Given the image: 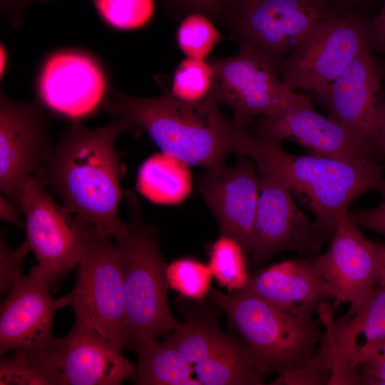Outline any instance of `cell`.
<instances>
[{
    "label": "cell",
    "instance_id": "45",
    "mask_svg": "<svg viewBox=\"0 0 385 385\" xmlns=\"http://www.w3.org/2000/svg\"><path fill=\"white\" fill-rule=\"evenodd\" d=\"M229 1V0H228Z\"/></svg>",
    "mask_w": 385,
    "mask_h": 385
},
{
    "label": "cell",
    "instance_id": "1",
    "mask_svg": "<svg viewBox=\"0 0 385 385\" xmlns=\"http://www.w3.org/2000/svg\"><path fill=\"white\" fill-rule=\"evenodd\" d=\"M138 129L121 117L97 128L73 121L37 175L61 198L67 211L115 240L128 227L118 215L122 168L115 141L121 134Z\"/></svg>",
    "mask_w": 385,
    "mask_h": 385
},
{
    "label": "cell",
    "instance_id": "41",
    "mask_svg": "<svg viewBox=\"0 0 385 385\" xmlns=\"http://www.w3.org/2000/svg\"><path fill=\"white\" fill-rule=\"evenodd\" d=\"M331 4L340 8L349 9L356 12L364 9L370 0H327Z\"/></svg>",
    "mask_w": 385,
    "mask_h": 385
},
{
    "label": "cell",
    "instance_id": "18",
    "mask_svg": "<svg viewBox=\"0 0 385 385\" xmlns=\"http://www.w3.org/2000/svg\"><path fill=\"white\" fill-rule=\"evenodd\" d=\"M106 88V78L98 62L76 50L49 56L37 82L42 103L73 121H81L103 105Z\"/></svg>",
    "mask_w": 385,
    "mask_h": 385
},
{
    "label": "cell",
    "instance_id": "30",
    "mask_svg": "<svg viewBox=\"0 0 385 385\" xmlns=\"http://www.w3.org/2000/svg\"><path fill=\"white\" fill-rule=\"evenodd\" d=\"M212 276L208 266L189 257L177 260L166 269L169 287L195 300H202L208 294Z\"/></svg>",
    "mask_w": 385,
    "mask_h": 385
},
{
    "label": "cell",
    "instance_id": "3",
    "mask_svg": "<svg viewBox=\"0 0 385 385\" xmlns=\"http://www.w3.org/2000/svg\"><path fill=\"white\" fill-rule=\"evenodd\" d=\"M240 155L251 158L257 167L275 173L292 192L305 198L315 221L332 234L339 215L361 195L378 190L385 177L379 159L347 161L314 154L293 155L282 143L245 137Z\"/></svg>",
    "mask_w": 385,
    "mask_h": 385
},
{
    "label": "cell",
    "instance_id": "6",
    "mask_svg": "<svg viewBox=\"0 0 385 385\" xmlns=\"http://www.w3.org/2000/svg\"><path fill=\"white\" fill-rule=\"evenodd\" d=\"M349 11L327 0H229L217 19L240 48L277 68L319 23Z\"/></svg>",
    "mask_w": 385,
    "mask_h": 385
},
{
    "label": "cell",
    "instance_id": "39",
    "mask_svg": "<svg viewBox=\"0 0 385 385\" xmlns=\"http://www.w3.org/2000/svg\"><path fill=\"white\" fill-rule=\"evenodd\" d=\"M48 1L50 0H1L0 8L11 26L16 29L21 24L24 11L30 4L36 1L46 3Z\"/></svg>",
    "mask_w": 385,
    "mask_h": 385
},
{
    "label": "cell",
    "instance_id": "33",
    "mask_svg": "<svg viewBox=\"0 0 385 385\" xmlns=\"http://www.w3.org/2000/svg\"><path fill=\"white\" fill-rule=\"evenodd\" d=\"M30 250L25 241L17 248L11 247L6 242L4 234L0 238V291L7 292L22 275L23 260Z\"/></svg>",
    "mask_w": 385,
    "mask_h": 385
},
{
    "label": "cell",
    "instance_id": "5",
    "mask_svg": "<svg viewBox=\"0 0 385 385\" xmlns=\"http://www.w3.org/2000/svg\"><path fill=\"white\" fill-rule=\"evenodd\" d=\"M250 349L264 376L305 366L317 347L321 320L286 312L257 297L210 288L208 294Z\"/></svg>",
    "mask_w": 385,
    "mask_h": 385
},
{
    "label": "cell",
    "instance_id": "23",
    "mask_svg": "<svg viewBox=\"0 0 385 385\" xmlns=\"http://www.w3.org/2000/svg\"><path fill=\"white\" fill-rule=\"evenodd\" d=\"M131 349L138 356L137 384L202 385L198 379L191 377L193 366L165 339L149 341Z\"/></svg>",
    "mask_w": 385,
    "mask_h": 385
},
{
    "label": "cell",
    "instance_id": "12",
    "mask_svg": "<svg viewBox=\"0 0 385 385\" xmlns=\"http://www.w3.org/2000/svg\"><path fill=\"white\" fill-rule=\"evenodd\" d=\"M53 147L47 119L36 102L16 101L0 95V188L14 202L25 179L38 175Z\"/></svg>",
    "mask_w": 385,
    "mask_h": 385
},
{
    "label": "cell",
    "instance_id": "36",
    "mask_svg": "<svg viewBox=\"0 0 385 385\" xmlns=\"http://www.w3.org/2000/svg\"><path fill=\"white\" fill-rule=\"evenodd\" d=\"M359 384H385V356H369L356 368Z\"/></svg>",
    "mask_w": 385,
    "mask_h": 385
},
{
    "label": "cell",
    "instance_id": "2",
    "mask_svg": "<svg viewBox=\"0 0 385 385\" xmlns=\"http://www.w3.org/2000/svg\"><path fill=\"white\" fill-rule=\"evenodd\" d=\"M217 103H188L169 93L139 98L112 90L103 107L112 117L128 120L142 128L161 151L205 170L225 165L237 153L247 128L225 117Z\"/></svg>",
    "mask_w": 385,
    "mask_h": 385
},
{
    "label": "cell",
    "instance_id": "34",
    "mask_svg": "<svg viewBox=\"0 0 385 385\" xmlns=\"http://www.w3.org/2000/svg\"><path fill=\"white\" fill-rule=\"evenodd\" d=\"M381 195L380 204L366 210H348L350 219L359 227L380 233L385 236V180L378 190Z\"/></svg>",
    "mask_w": 385,
    "mask_h": 385
},
{
    "label": "cell",
    "instance_id": "16",
    "mask_svg": "<svg viewBox=\"0 0 385 385\" xmlns=\"http://www.w3.org/2000/svg\"><path fill=\"white\" fill-rule=\"evenodd\" d=\"M330 239L326 252L315 257L316 265L340 302H349V309H358L379 285L376 242L363 235L348 210L339 215Z\"/></svg>",
    "mask_w": 385,
    "mask_h": 385
},
{
    "label": "cell",
    "instance_id": "15",
    "mask_svg": "<svg viewBox=\"0 0 385 385\" xmlns=\"http://www.w3.org/2000/svg\"><path fill=\"white\" fill-rule=\"evenodd\" d=\"M248 126L258 138L279 143L292 140L310 154L347 161L378 158L367 142L314 111L309 98L279 115L253 119Z\"/></svg>",
    "mask_w": 385,
    "mask_h": 385
},
{
    "label": "cell",
    "instance_id": "22",
    "mask_svg": "<svg viewBox=\"0 0 385 385\" xmlns=\"http://www.w3.org/2000/svg\"><path fill=\"white\" fill-rule=\"evenodd\" d=\"M193 368L202 385H260L265 379L243 340L223 331Z\"/></svg>",
    "mask_w": 385,
    "mask_h": 385
},
{
    "label": "cell",
    "instance_id": "44",
    "mask_svg": "<svg viewBox=\"0 0 385 385\" xmlns=\"http://www.w3.org/2000/svg\"><path fill=\"white\" fill-rule=\"evenodd\" d=\"M1 52H0V59H1V63H0V66H1V69H0V73H1V76L2 77V76H4L5 71H6V63H7V52L6 51V48L2 46V44L1 45Z\"/></svg>",
    "mask_w": 385,
    "mask_h": 385
},
{
    "label": "cell",
    "instance_id": "14",
    "mask_svg": "<svg viewBox=\"0 0 385 385\" xmlns=\"http://www.w3.org/2000/svg\"><path fill=\"white\" fill-rule=\"evenodd\" d=\"M308 93L329 118L369 144L384 104L382 66L369 47L330 83Z\"/></svg>",
    "mask_w": 385,
    "mask_h": 385
},
{
    "label": "cell",
    "instance_id": "38",
    "mask_svg": "<svg viewBox=\"0 0 385 385\" xmlns=\"http://www.w3.org/2000/svg\"><path fill=\"white\" fill-rule=\"evenodd\" d=\"M381 66L383 71L384 104L370 138L369 145L379 159H385V63H381Z\"/></svg>",
    "mask_w": 385,
    "mask_h": 385
},
{
    "label": "cell",
    "instance_id": "29",
    "mask_svg": "<svg viewBox=\"0 0 385 385\" xmlns=\"http://www.w3.org/2000/svg\"><path fill=\"white\" fill-rule=\"evenodd\" d=\"M223 38L210 19L192 13L181 21L177 32L178 44L188 56L204 59Z\"/></svg>",
    "mask_w": 385,
    "mask_h": 385
},
{
    "label": "cell",
    "instance_id": "9",
    "mask_svg": "<svg viewBox=\"0 0 385 385\" xmlns=\"http://www.w3.org/2000/svg\"><path fill=\"white\" fill-rule=\"evenodd\" d=\"M369 21L349 11L319 23L279 62L284 83L292 91L309 92L330 83L369 47Z\"/></svg>",
    "mask_w": 385,
    "mask_h": 385
},
{
    "label": "cell",
    "instance_id": "26",
    "mask_svg": "<svg viewBox=\"0 0 385 385\" xmlns=\"http://www.w3.org/2000/svg\"><path fill=\"white\" fill-rule=\"evenodd\" d=\"M215 314L197 312L187 314L185 321L178 323L172 334H166L165 340L194 366L206 356L222 332Z\"/></svg>",
    "mask_w": 385,
    "mask_h": 385
},
{
    "label": "cell",
    "instance_id": "13",
    "mask_svg": "<svg viewBox=\"0 0 385 385\" xmlns=\"http://www.w3.org/2000/svg\"><path fill=\"white\" fill-rule=\"evenodd\" d=\"M56 282L34 266L19 279L1 304L0 354L16 349L47 350L56 337L52 326L56 311L68 306L66 296L53 299L50 289Z\"/></svg>",
    "mask_w": 385,
    "mask_h": 385
},
{
    "label": "cell",
    "instance_id": "21",
    "mask_svg": "<svg viewBox=\"0 0 385 385\" xmlns=\"http://www.w3.org/2000/svg\"><path fill=\"white\" fill-rule=\"evenodd\" d=\"M315 257L284 260L255 272L237 291L293 315L312 318L328 301L340 302L319 272Z\"/></svg>",
    "mask_w": 385,
    "mask_h": 385
},
{
    "label": "cell",
    "instance_id": "24",
    "mask_svg": "<svg viewBox=\"0 0 385 385\" xmlns=\"http://www.w3.org/2000/svg\"><path fill=\"white\" fill-rule=\"evenodd\" d=\"M137 188L155 202H178L190 190L187 164L164 153L153 155L139 170Z\"/></svg>",
    "mask_w": 385,
    "mask_h": 385
},
{
    "label": "cell",
    "instance_id": "7",
    "mask_svg": "<svg viewBox=\"0 0 385 385\" xmlns=\"http://www.w3.org/2000/svg\"><path fill=\"white\" fill-rule=\"evenodd\" d=\"M13 203L25 217V241L38 265L57 283L77 266L96 228L59 205L37 175L24 180Z\"/></svg>",
    "mask_w": 385,
    "mask_h": 385
},
{
    "label": "cell",
    "instance_id": "20",
    "mask_svg": "<svg viewBox=\"0 0 385 385\" xmlns=\"http://www.w3.org/2000/svg\"><path fill=\"white\" fill-rule=\"evenodd\" d=\"M240 158L200 177L197 188L217 220L221 235L235 240L245 254L251 252L260 195V175L255 163Z\"/></svg>",
    "mask_w": 385,
    "mask_h": 385
},
{
    "label": "cell",
    "instance_id": "31",
    "mask_svg": "<svg viewBox=\"0 0 385 385\" xmlns=\"http://www.w3.org/2000/svg\"><path fill=\"white\" fill-rule=\"evenodd\" d=\"M93 4L106 24L121 30L144 26L154 11L153 0H93Z\"/></svg>",
    "mask_w": 385,
    "mask_h": 385
},
{
    "label": "cell",
    "instance_id": "37",
    "mask_svg": "<svg viewBox=\"0 0 385 385\" xmlns=\"http://www.w3.org/2000/svg\"><path fill=\"white\" fill-rule=\"evenodd\" d=\"M379 13L370 20L368 29V43L374 52L385 54V0Z\"/></svg>",
    "mask_w": 385,
    "mask_h": 385
},
{
    "label": "cell",
    "instance_id": "10",
    "mask_svg": "<svg viewBox=\"0 0 385 385\" xmlns=\"http://www.w3.org/2000/svg\"><path fill=\"white\" fill-rule=\"evenodd\" d=\"M209 61L215 73V100L232 109L241 127L247 128L257 115H279L309 98L289 89L277 68L251 50L240 48L235 56Z\"/></svg>",
    "mask_w": 385,
    "mask_h": 385
},
{
    "label": "cell",
    "instance_id": "43",
    "mask_svg": "<svg viewBox=\"0 0 385 385\" xmlns=\"http://www.w3.org/2000/svg\"><path fill=\"white\" fill-rule=\"evenodd\" d=\"M373 355L385 356V339L377 342L376 344L373 345L371 347H370L364 354L361 361L364 359L369 356H373Z\"/></svg>",
    "mask_w": 385,
    "mask_h": 385
},
{
    "label": "cell",
    "instance_id": "35",
    "mask_svg": "<svg viewBox=\"0 0 385 385\" xmlns=\"http://www.w3.org/2000/svg\"><path fill=\"white\" fill-rule=\"evenodd\" d=\"M168 7L175 14L188 16L200 13L211 20L217 19L228 0H165Z\"/></svg>",
    "mask_w": 385,
    "mask_h": 385
},
{
    "label": "cell",
    "instance_id": "32",
    "mask_svg": "<svg viewBox=\"0 0 385 385\" xmlns=\"http://www.w3.org/2000/svg\"><path fill=\"white\" fill-rule=\"evenodd\" d=\"M331 369L314 354L303 367L277 376L272 385H327L332 379Z\"/></svg>",
    "mask_w": 385,
    "mask_h": 385
},
{
    "label": "cell",
    "instance_id": "27",
    "mask_svg": "<svg viewBox=\"0 0 385 385\" xmlns=\"http://www.w3.org/2000/svg\"><path fill=\"white\" fill-rule=\"evenodd\" d=\"M215 83V70L210 61L187 57L176 68L169 93L188 103L217 102Z\"/></svg>",
    "mask_w": 385,
    "mask_h": 385
},
{
    "label": "cell",
    "instance_id": "28",
    "mask_svg": "<svg viewBox=\"0 0 385 385\" xmlns=\"http://www.w3.org/2000/svg\"><path fill=\"white\" fill-rule=\"evenodd\" d=\"M244 251L233 238L221 236L213 243L210 252L209 265L217 283L230 291L241 289L247 282Z\"/></svg>",
    "mask_w": 385,
    "mask_h": 385
},
{
    "label": "cell",
    "instance_id": "25",
    "mask_svg": "<svg viewBox=\"0 0 385 385\" xmlns=\"http://www.w3.org/2000/svg\"><path fill=\"white\" fill-rule=\"evenodd\" d=\"M1 385H68L47 350L16 349L1 356Z\"/></svg>",
    "mask_w": 385,
    "mask_h": 385
},
{
    "label": "cell",
    "instance_id": "4",
    "mask_svg": "<svg viewBox=\"0 0 385 385\" xmlns=\"http://www.w3.org/2000/svg\"><path fill=\"white\" fill-rule=\"evenodd\" d=\"M131 221L116 243L123 255L126 348L157 339L178 322L168 299V267L158 244L157 229L142 219L138 200L125 192Z\"/></svg>",
    "mask_w": 385,
    "mask_h": 385
},
{
    "label": "cell",
    "instance_id": "8",
    "mask_svg": "<svg viewBox=\"0 0 385 385\" xmlns=\"http://www.w3.org/2000/svg\"><path fill=\"white\" fill-rule=\"evenodd\" d=\"M112 237L97 230L77 265L73 289L66 295L76 318L93 326L126 348L123 255Z\"/></svg>",
    "mask_w": 385,
    "mask_h": 385
},
{
    "label": "cell",
    "instance_id": "40",
    "mask_svg": "<svg viewBox=\"0 0 385 385\" xmlns=\"http://www.w3.org/2000/svg\"><path fill=\"white\" fill-rule=\"evenodd\" d=\"M19 209L4 195L0 196V217L2 220L15 224L22 229L25 228V222L20 217Z\"/></svg>",
    "mask_w": 385,
    "mask_h": 385
},
{
    "label": "cell",
    "instance_id": "42",
    "mask_svg": "<svg viewBox=\"0 0 385 385\" xmlns=\"http://www.w3.org/2000/svg\"><path fill=\"white\" fill-rule=\"evenodd\" d=\"M378 257L379 285L385 287V243L376 242Z\"/></svg>",
    "mask_w": 385,
    "mask_h": 385
},
{
    "label": "cell",
    "instance_id": "19",
    "mask_svg": "<svg viewBox=\"0 0 385 385\" xmlns=\"http://www.w3.org/2000/svg\"><path fill=\"white\" fill-rule=\"evenodd\" d=\"M317 354L332 370L331 385L358 384L356 371L366 351L385 339V287L379 285L364 307L351 309L333 321L330 312L322 317Z\"/></svg>",
    "mask_w": 385,
    "mask_h": 385
},
{
    "label": "cell",
    "instance_id": "11",
    "mask_svg": "<svg viewBox=\"0 0 385 385\" xmlns=\"http://www.w3.org/2000/svg\"><path fill=\"white\" fill-rule=\"evenodd\" d=\"M257 169L260 195L250 252L252 265H260L282 252L319 255L332 234L300 210L291 190L275 173L262 166Z\"/></svg>",
    "mask_w": 385,
    "mask_h": 385
},
{
    "label": "cell",
    "instance_id": "17",
    "mask_svg": "<svg viewBox=\"0 0 385 385\" xmlns=\"http://www.w3.org/2000/svg\"><path fill=\"white\" fill-rule=\"evenodd\" d=\"M122 349L91 324L76 318L71 331L47 349L68 385H118L136 378Z\"/></svg>",
    "mask_w": 385,
    "mask_h": 385
}]
</instances>
